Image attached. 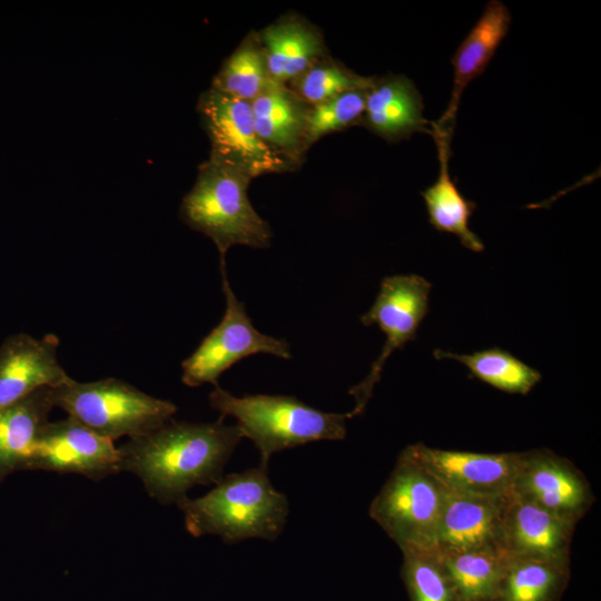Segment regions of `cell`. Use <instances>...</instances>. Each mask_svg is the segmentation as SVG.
Segmentation results:
<instances>
[{"label": "cell", "mask_w": 601, "mask_h": 601, "mask_svg": "<svg viewBox=\"0 0 601 601\" xmlns=\"http://www.w3.org/2000/svg\"><path fill=\"white\" fill-rule=\"evenodd\" d=\"M432 284L416 274H400L383 278L371 308L361 316L365 326L377 325L386 339L368 374L348 394L355 400L351 418L362 414L381 378L391 354L415 339L420 325L428 313Z\"/></svg>", "instance_id": "obj_9"}, {"label": "cell", "mask_w": 601, "mask_h": 601, "mask_svg": "<svg viewBox=\"0 0 601 601\" xmlns=\"http://www.w3.org/2000/svg\"><path fill=\"white\" fill-rule=\"evenodd\" d=\"M119 462L112 440L68 416L45 425L26 470L73 473L98 481L120 472Z\"/></svg>", "instance_id": "obj_10"}, {"label": "cell", "mask_w": 601, "mask_h": 601, "mask_svg": "<svg viewBox=\"0 0 601 601\" xmlns=\"http://www.w3.org/2000/svg\"><path fill=\"white\" fill-rule=\"evenodd\" d=\"M575 524L510 490L502 508L500 548L508 558L570 561Z\"/></svg>", "instance_id": "obj_13"}, {"label": "cell", "mask_w": 601, "mask_h": 601, "mask_svg": "<svg viewBox=\"0 0 601 601\" xmlns=\"http://www.w3.org/2000/svg\"><path fill=\"white\" fill-rule=\"evenodd\" d=\"M361 125L383 139L394 142L415 132L432 134L423 117V100L411 79L404 75L373 77L365 91Z\"/></svg>", "instance_id": "obj_16"}, {"label": "cell", "mask_w": 601, "mask_h": 601, "mask_svg": "<svg viewBox=\"0 0 601 601\" xmlns=\"http://www.w3.org/2000/svg\"><path fill=\"white\" fill-rule=\"evenodd\" d=\"M258 35L270 80L289 85L324 58L322 33L300 17H283Z\"/></svg>", "instance_id": "obj_19"}, {"label": "cell", "mask_w": 601, "mask_h": 601, "mask_svg": "<svg viewBox=\"0 0 601 601\" xmlns=\"http://www.w3.org/2000/svg\"><path fill=\"white\" fill-rule=\"evenodd\" d=\"M252 179L236 167L209 157L199 165L195 184L183 198V221L210 238L220 258L235 245H270V226L248 198Z\"/></svg>", "instance_id": "obj_4"}, {"label": "cell", "mask_w": 601, "mask_h": 601, "mask_svg": "<svg viewBox=\"0 0 601 601\" xmlns=\"http://www.w3.org/2000/svg\"><path fill=\"white\" fill-rule=\"evenodd\" d=\"M53 407V388L43 387L0 410V482L26 470Z\"/></svg>", "instance_id": "obj_21"}, {"label": "cell", "mask_w": 601, "mask_h": 601, "mask_svg": "<svg viewBox=\"0 0 601 601\" xmlns=\"http://www.w3.org/2000/svg\"><path fill=\"white\" fill-rule=\"evenodd\" d=\"M56 407L112 441L145 434L173 418L177 406L135 386L105 378L80 383L70 378L53 388Z\"/></svg>", "instance_id": "obj_5"}, {"label": "cell", "mask_w": 601, "mask_h": 601, "mask_svg": "<svg viewBox=\"0 0 601 601\" xmlns=\"http://www.w3.org/2000/svg\"><path fill=\"white\" fill-rule=\"evenodd\" d=\"M256 130L263 141L295 166L304 156L308 105L289 87L269 80L250 102Z\"/></svg>", "instance_id": "obj_18"}, {"label": "cell", "mask_w": 601, "mask_h": 601, "mask_svg": "<svg viewBox=\"0 0 601 601\" xmlns=\"http://www.w3.org/2000/svg\"><path fill=\"white\" fill-rule=\"evenodd\" d=\"M211 408L236 420L243 437L250 440L268 465L273 454L315 441H338L346 436L349 414L328 413L306 405L295 396L254 394L235 396L215 385Z\"/></svg>", "instance_id": "obj_3"}, {"label": "cell", "mask_w": 601, "mask_h": 601, "mask_svg": "<svg viewBox=\"0 0 601 601\" xmlns=\"http://www.w3.org/2000/svg\"><path fill=\"white\" fill-rule=\"evenodd\" d=\"M59 338L20 333L0 346V410L43 387H58L71 377L58 361Z\"/></svg>", "instance_id": "obj_14"}, {"label": "cell", "mask_w": 601, "mask_h": 601, "mask_svg": "<svg viewBox=\"0 0 601 601\" xmlns=\"http://www.w3.org/2000/svg\"><path fill=\"white\" fill-rule=\"evenodd\" d=\"M373 81V77H363L345 66L322 58L287 87L306 105L313 106L344 92L353 90H366Z\"/></svg>", "instance_id": "obj_27"}, {"label": "cell", "mask_w": 601, "mask_h": 601, "mask_svg": "<svg viewBox=\"0 0 601 601\" xmlns=\"http://www.w3.org/2000/svg\"><path fill=\"white\" fill-rule=\"evenodd\" d=\"M221 288L226 299L220 323L181 363V381L196 387L205 383L218 385L219 376L240 359L255 354H269L289 359L288 343L260 333L253 325L243 302L237 299L227 277L226 258H220Z\"/></svg>", "instance_id": "obj_7"}, {"label": "cell", "mask_w": 601, "mask_h": 601, "mask_svg": "<svg viewBox=\"0 0 601 601\" xmlns=\"http://www.w3.org/2000/svg\"><path fill=\"white\" fill-rule=\"evenodd\" d=\"M443 506V486L400 453L370 505V516L402 550L436 544Z\"/></svg>", "instance_id": "obj_6"}, {"label": "cell", "mask_w": 601, "mask_h": 601, "mask_svg": "<svg viewBox=\"0 0 601 601\" xmlns=\"http://www.w3.org/2000/svg\"><path fill=\"white\" fill-rule=\"evenodd\" d=\"M270 78L257 33L248 35L224 61L211 88L252 102Z\"/></svg>", "instance_id": "obj_25"}, {"label": "cell", "mask_w": 601, "mask_h": 601, "mask_svg": "<svg viewBox=\"0 0 601 601\" xmlns=\"http://www.w3.org/2000/svg\"><path fill=\"white\" fill-rule=\"evenodd\" d=\"M401 575L411 601H457L436 548H404Z\"/></svg>", "instance_id": "obj_26"}, {"label": "cell", "mask_w": 601, "mask_h": 601, "mask_svg": "<svg viewBox=\"0 0 601 601\" xmlns=\"http://www.w3.org/2000/svg\"><path fill=\"white\" fill-rule=\"evenodd\" d=\"M510 24L511 14L501 1L492 0L485 6L482 16L452 58L454 69L452 97L444 115L434 122L435 126L452 132L463 90L484 72L506 37Z\"/></svg>", "instance_id": "obj_17"}, {"label": "cell", "mask_w": 601, "mask_h": 601, "mask_svg": "<svg viewBox=\"0 0 601 601\" xmlns=\"http://www.w3.org/2000/svg\"><path fill=\"white\" fill-rule=\"evenodd\" d=\"M431 126V135L437 145L440 173L434 184L421 193L428 221L436 230L455 235L465 248L480 253L484 244L469 226L476 204L464 198L449 171L452 132L436 127L434 122Z\"/></svg>", "instance_id": "obj_20"}, {"label": "cell", "mask_w": 601, "mask_h": 601, "mask_svg": "<svg viewBox=\"0 0 601 601\" xmlns=\"http://www.w3.org/2000/svg\"><path fill=\"white\" fill-rule=\"evenodd\" d=\"M1 483V482H0Z\"/></svg>", "instance_id": "obj_29"}, {"label": "cell", "mask_w": 601, "mask_h": 601, "mask_svg": "<svg viewBox=\"0 0 601 601\" xmlns=\"http://www.w3.org/2000/svg\"><path fill=\"white\" fill-rule=\"evenodd\" d=\"M505 495H476L443 486V506L435 546L447 551H502L500 532Z\"/></svg>", "instance_id": "obj_15"}, {"label": "cell", "mask_w": 601, "mask_h": 601, "mask_svg": "<svg viewBox=\"0 0 601 601\" xmlns=\"http://www.w3.org/2000/svg\"><path fill=\"white\" fill-rule=\"evenodd\" d=\"M511 492L575 523L594 502L583 473L546 449L521 452Z\"/></svg>", "instance_id": "obj_11"}, {"label": "cell", "mask_w": 601, "mask_h": 601, "mask_svg": "<svg viewBox=\"0 0 601 601\" xmlns=\"http://www.w3.org/2000/svg\"><path fill=\"white\" fill-rule=\"evenodd\" d=\"M570 561L509 558L495 601H560Z\"/></svg>", "instance_id": "obj_23"}, {"label": "cell", "mask_w": 601, "mask_h": 601, "mask_svg": "<svg viewBox=\"0 0 601 601\" xmlns=\"http://www.w3.org/2000/svg\"><path fill=\"white\" fill-rule=\"evenodd\" d=\"M193 536L217 535L226 543L247 539L274 541L286 524L289 503L268 476V465L223 476L205 495L180 501Z\"/></svg>", "instance_id": "obj_2"}, {"label": "cell", "mask_w": 601, "mask_h": 601, "mask_svg": "<svg viewBox=\"0 0 601 601\" xmlns=\"http://www.w3.org/2000/svg\"><path fill=\"white\" fill-rule=\"evenodd\" d=\"M223 416L213 423L173 418L118 447L120 472L135 474L161 504H178L195 485L216 484L243 439Z\"/></svg>", "instance_id": "obj_1"}, {"label": "cell", "mask_w": 601, "mask_h": 601, "mask_svg": "<svg viewBox=\"0 0 601 601\" xmlns=\"http://www.w3.org/2000/svg\"><path fill=\"white\" fill-rule=\"evenodd\" d=\"M365 91L344 92L309 106L304 136L305 150L327 134L361 124L365 110Z\"/></svg>", "instance_id": "obj_28"}, {"label": "cell", "mask_w": 601, "mask_h": 601, "mask_svg": "<svg viewBox=\"0 0 601 601\" xmlns=\"http://www.w3.org/2000/svg\"><path fill=\"white\" fill-rule=\"evenodd\" d=\"M197 110L210 141L209 157L236 167L253 179L296 167L259 137L249 101L209 87L199 96Z\"/></svg>", "instance_id": "obj_8"}, {"label": "cell", "mask_w": 601, "mask_h": 601, "mask_svg": "<svg viewBox=\"0 0 601 601\" xmlns=\"http://www.w3.org/2000/svg\"><path fill=\"white\" fill-rule=\"evenodd\" d=\"M436 551L452 581L457 601H495L509 559L502 551H447L439 548Z\"/></svg>", "instance_id": "obj_22"}, {"label": "cell", "mask_w": 601, "mask_h": 601, "mask_svg": "<svg viewBox=\"0 0 601 601\" xmlns=\"http://www.w3.org/2000/svg\"><path fill=\"white\" fill-rule=\"evenodd\" d=\"M437 359H454L470 371V376L499 391L526 395L540 381L541 373L500 347L460 354L435 349Z\"/></svg>", "instance_id": "obj_24"}, {"label": "cell", "mask_w": 601, "mask_h": 601, "mask_svg": "<svg viewBox=\"0 0 601 601\" xmlns=\"http://www.w3.org/2000/svg\"><path fill=\"white\" fill-rule=\"evenodd\" d=\"M402 453L442 486L469 494L501 496L510 492L521 452L476 453L408 444Z\"/></svg>", "instance_id": "obj_12"}]
</instances>
